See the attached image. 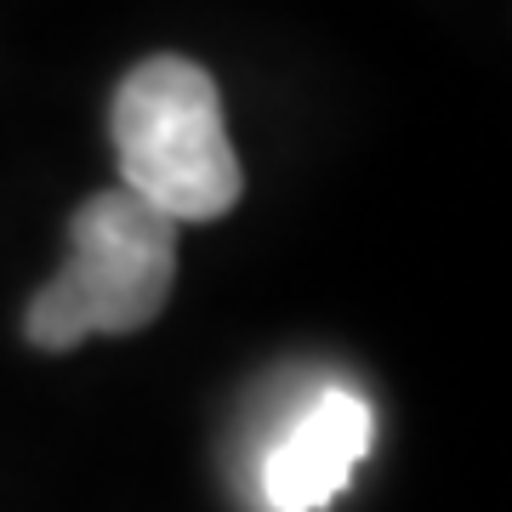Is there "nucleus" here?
Masks as SVG:
<instances>
[{
    "label": "nucleus",
    "instance_id": "obj_2",
    "mask_svg": "<svg viewBox=\"0 0 512 512\" xmlns=\"http://www.w3.org/2000/svg\"><path fill=\"white\" fill-rule=\"evenodd\" d=\"M177 285V222L126 188L92 194L69 222V262L35 291L23 330L46 353H69L86 336H126L160 319Z\"/></svg>",
    "mask_w": 512,
    "mask_h": 512
},
{
    "label": "nucleus",
    "instance_id": "obj_1",
    "mask_svg": "<svg viewBox=\"0 0 512 512\" xmlns=\"http://www.w3.org/2000/svg\"><path fill=\"white\" fill-rule=\"evenodd\" d=\"M120 188L171 222H217L245 194L217 80L194 57H143L109 109Z\"/></svg>",
    "mask_w": 512,
    "mask_h": 512
},
{
    "label": "nucleus",
    "instance_id": "obj_3",
    "mask_svg": "<svg viewBox=\"0 0 512 512\" xmlns=\"http://www.w3.org/2000/svg\"><path fill=\"white\" fill-rule=\"evenodd\" d=\"M370 439L376 416L359 387L296 376L291 404L245 427L239 484L256 495V512H325L370 456Z\"/></svg>",
    "mask_w": 512,
    "mask_h": 512
}]
</instances>
